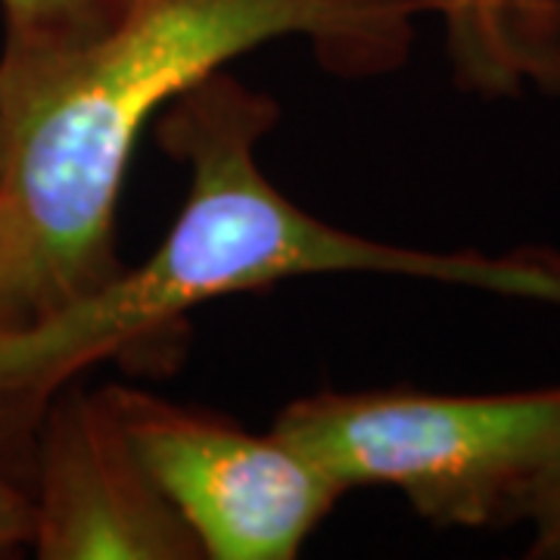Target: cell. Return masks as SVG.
<instances>
[{
	"mask_svg": "<svg viewBox=\"0 0 560 560\" xmlns=\"http://www.w3.org/2000/svg\"><path fill=\"white\" fill-rule=\"evenodd\" d=\"M278 121L271 97L221 69L160 113V143L187 172L162 243L88 296L0 337V445L32 452L40 411L94 364L178 327L194 308L318 275H399L560 305L548 253H427L371 241L305 212L259 162Z\"/></svg>",
	"mask_w": 560,
	"mask_h": 560,
	"instance_id": "cell-1",
	"label": "cell"
},
{
	"mask_svg": "<svg viewBox=\"0 0 560 560\" xmlns=\"http://www.w3.org/2000/svg\"><path fill=\"white\" fill-rule=\"evenodd\" d=\"M411 20L389 0H140L7 125L0 206L35 320L121 268V180L140 131L168 103L278 38H308L337 72L393 69L411 47Z\"/></svg>",
	"mask_w": 560,
	"mask_h": 560,
	"instance_id": "cell-2",
	"label": "cell"
},
{
	"mask_svg": "<svg viewBox=\"0 0 560 560\" xmlns=\"http://www.w3.org/2000/svg\"><path fill=\"white\" fill-rule=\"evenodd\" d=\"M275 430L352 492L389 486L433 526L533 517L560 477V386L523 393H315Z\"/></svg>",
	"mask_w": 560,
	"mask_h": 560,
	"instance_id": "cell-3",
	"label": "cell"
},
{
	"mask_svg": "<svg viewBox=\"0 0 560 560\" xmlns=\"http://www.w3.org/2000/svg\"><path fill=\"white\" fill-rule=\"evenodd\" d=\"M109 399L202 560H293L349 489L271 427L109 383Z\"/></svg>",
	"mask_w": 560,
	"mask_h": 560,
	"instance_id": "cell-4",
	"label": "cell"
},
{
	"mask_svg": "<svg viewBox=\"0 0 560 560\" xmlns=\"http://www.w3.org/2000/svg\"><path fill=\"white\" fill-rule=\"evenodd\" d=\"M32 539L40 560H202L121 427L109 389L62 386L32 436Z\"/></svg>",
	"mask_w": 560,
	"mask_h": 560,
	"instance_id": "cell-5",
	"label": "cell"
},
{
	"mask_svg": "<svg viewBox=\"0 0 560 560\" xmlns=\"http://www.w3.org/2000/svg\"><path fill=\"white\" fill-rule=\"evenodd\" d=\"M411 16L433 13L464 91L486 101L529 88L560 94V0H389Z\"/></svg>",
	"mask_w": 560,
	"mask_h": 560,
	"instance_id": "cell-6",
	"label": "cell"
},
{
	"mask_svg": "<svg viewBox=\"0 0 560 560\" xmlns=\"http://www.w3.org/2000/svg\"><path fill=\"white\" fill-rule=\"evenodd\" d=\"M140 0H0V109L10 125L94 54Z\"/></svg>",
	"mask_w": 560,
	"mask_h": 560,
	"instance_id": "cell-7",
	"label": "cell"
},
{
	"mask_svg": "<svg viewBox=\"0 0 560 560\" xmlns=\"http://www.w3.org/2000/svg\"><path fill=\"white\" fill-rule=\"evenodd\" d=\"M35 320L32 300L22 280L20 259H16V246L10 237V224L0 206V337L22 330Z\"/></svg>",
	"mask_w": 560,
	"mask_h": 560,
	"instance_id": "cell-8",
	"label": "cell"
},
{
	"mask_svg": "<svg viewBox=\"0 0 560 560\" xmlns=\"http://www.w3.org/2000/svg\"><path fill=\"white\" fill-rule=\"evenodd\" d=\"M32 539V499L28 486L10 470L7 455L0 452V558L28 548Z\"/></svg>",
	"mask_w": 560,
	"mask_h": 560,
	"instance_id": "cell-9",
	"label": "cell"
},
{
	"mask_svg": "<svg viewBox=\"0 0 560 560\" xmlns=\"http://www.w3.org/2000/svg\"><path fill=\"white\" fill-rule=\"evenodd\" d=\"M533 529V541H529V558L539 560H560V477L555 486L541 495L536 504L533 517L526 521Z\"/></svg>",
	"mask_w": 560,
	"mask_h": 560,
	"instance_id": "cell-10",
	"label": "cell"
},
{
	"mask_svg": "<svg viewBox=\"0 0 560 560\" xmlns=\"http://www.w3.org/2000/svg\"><path fill=\"white\" fill-rule=\"evenodd\" d=\"M3 156H7V119L0 109V172H3Z\"/></svg>",
	"mask_w": 560,
	"mask_h": 560,
	"instance_id": "cell-11",
	"label": "cell"
}]
</instances>
